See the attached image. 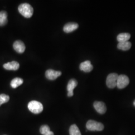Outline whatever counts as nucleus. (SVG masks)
I'll use <instances>...</instances> for the list:
<instances>
[{"label":"nucleus","mask_w":135,"mask_h":135,"mask_svg":"<svg viewBox=\"0 0 135 135\" xmlns=\"http://www.w3.org/2000/svg\"><path fill=\"white\" fill-rule=\"evenodd\" d=\"M46 135H54V133L53 132H52V131H50L49 132H48Z\"/></svg>","instance_id":"aec40b11"},{"label":"nucleus","mask_w":135,"mask_h":135,"mask_svg":"<svg viewBox=\"0 0 135 135\" xmlns=\"http://www.w3.org/2000/svg\"><path fill=\"white\" fill-rule=\"evenodd\" d=\"M28 108L30 111L35 114H40L43 110V106L42 104L36 101H32L29 102Z\"/></svg>","instance_id":"f03ea898"},{"label":"nucleus","mask_w":135,"mask_h":135,"mask_svg":"<svg viewBox=\"0 0 135 135\" xmlns=\"http://www.w3.org/2000/svg\"><path fill=\"white\" fill-rule=\"evenodd\" d=\"M62 75V72L60 71H57L49 69L45 73V76L46 78L50 80H56Z\"/></svg>","instance_id":"423d86ee"},{"label":"nucleus","mask_w":135,"mask_h":135,"mask_svg":"<svg viewBox=\"0 0 135 135\" xmlns=\"http://www.w3.org/2000/svg\"><path fill=\"white\" fill-rule=\"evenodd\" d=\"M130 38L131 35L129 33H123L119 34L117 37V39L119 43H120L128 41V40L130 39Z\"/></svg>","instance_id":"4468645a"},{"label":"nucleus","mask_w":135,"mask_h":135,"mask_svg":"<svg viewBox=\"0 0 135 135\" xmlns=\"http://www.w3.org/2000/svg\"><path fill=\"white\" fill-rule=\"evenodd\" d=\"M78 85V82L75 79H71L68 82L67 85V89L68 91V96L72 97L74 95L73 90L74 89L77 87Z\"/></svg>","instance_id":"6e6552de"},{"label":"nucleus","mask_w":135,"mask_h":135,"mask_svg":"<svg viewBox=\"0 0 135 135\" xmlns=\"http://www.w3.org/2000/svg\"><path fill=\"white\" fill-rule=\"evenodd\" d=\"M79 25L76 23H69L65 25L63 28L64 31L66 33H71L78 28Z\"/></svg>","instance_id":"9b49d317"},{"label":"nucleus","mask_w":135,"mask_h":135,"mask_svg":"<svg viewBox=\"0 0 135 135\" xmlns=\"http://www.w3.org/2000/svg\"><path fill=\"white\" fill-rule=\"evenodd\" d=\"M13 48L17 53L19 54L23 53L26 49L24 43L19 40L15 42L13 44Z\"/></svg>","instance_id":"1a4fd4ad"},{"label":"nucleus","mask_w":135,"mask_h":135,"mask_svg":"<svg viewBox=\"0 0 135 135\" xmlns=\"http://www.w3.org/2000/svg\"><path fill=\"white\" fill-rule=\"evenodd\" d=\"M119 75L116 73L110 74L107 78L106 84L107 87L113 89L117 87V82Z\"/></svg>","instance_id":"20e7f679"},{"label":"nucleus","mask_w":135,"mask_h":135,"mask_svg":"<svg viewBox=\"0 0 135 135\" xmlns=\"http://www.w3.org/2000/svg\"><path fill=\"white\" fill-rule=\"evenodd\" d=\"M94 107L97 112L100 114H105L107 111L106 105L102 102H95L94 103Z\"/></svg>","instance_id":"0eeeda50"},{"label":"nucleus","mask_w":135,"mask_h":135,"mask_svg":"<svg viewBox=\"0 0 135 135\" xmlns=\"http://www.w3.org/2000/svg\"><path fill=\"white\" fill-rule=\"evenodd\" d=\"M10 100V97L7 95L2 94L0 95V106L3 104L7 103Z\"/></svg>","instance_id":"a211bd4d"},{"label":"nucleus","mask_w":135,"mask_h":135,"mask_svg":"<svg viewBox=\"0 0 135 135\" xmlns=\"http://www.w3.org/2000/svg\"><path fill=\"white\" fill-rule=\"evenodd\" d=\"M80 69L84 72H90L93 69V66L90 61H86L81 63L80 65Z\"/></svg>","instance_id":"9d476101"},{"label":"nucleus","mask_w":135,"mask_h":135,"mask_svg":"<svg viewBox=\"0 0 135 135\" xmlns=\"http://www.w3.org/2000/svg\"><path fill=\"white\" fill-rule=\"evenodd\" d=\"M23 83V80L20 78H16L11 82V86L13 88H17Z\"/></svg>","instance_id":"dca6fc26"},{"label":"nucleus","mask_w":135,"mask_h":135,"mask_svg":"<svg viewBox=\"0 0 135 135\" xmlns=\"http://www.w3.org/2000/svg\"><path fill=\"white\" fill-rule=\"evenodd\" d=\"M129 82L130 80L128 77L125 75H120L117 80V87L120 89L125 88L129 85Z\"/></svg>","instance_id":"39448f33"},{"label":"nucleus","mask_w":135,"mask_h":135,"mask_svg":"<svg viewBox=\"0 0 135 135\" xmlns=\"http://www.w3.org/2000/svg\"><path fill=\"white\" fill-rule=\"evenodd\" d=\"M131 46L132 44L129 41L119 43L117 45L118 48L122 51H128L130 49Z\"/></svg>","instance_id":"ddd939ff"},{"label":"nucleus","mask_w":135,"mask_h":135,"mask_svg":"<svg viewBox=\"0 0 135 135\" xmlns=\"http://www.w3.org/2000/svg\"><path fill=\"white\" fill-rule=\"evenodd\" d=\"M3 67L7 70L16 71L19 69L20 67L19 64L16 61H12L11 62L6 63L3 65Z\"/></svg>","instance_id":"f8f14e48"},{"label":"nucleus","mask_w":135,"mask_h":135,"mask_svg":"<svg viewBox=\"0 0 135 135\" xmlns=\"http://www.w3.org/2000/svg\"><path fill=\"white\" fill-rule=\"evenodd\" d=\"M133 105L135 107V100H134V103H133Z\"/></svg>","instance_id":"412c9836"},{"label":"nucleus","mask_w":135,"mask_h":135,"mask_svg":"<svg viewBox=\"0 0 135 135\" xmlns=\"http://www.w3.org/2000/svg\"><path fill=\"white\" fill-rule=\"evenodd\" d=\"M7 13L5 11L0 12V26H4L8 23Z\"/></svg>","instance_id":"2eb2a0df"},{"label":"nucleus","mask_w":135,"mask_h":135,"mask_svg":"<svg viewBox=\"0 0 135 135\" xmlns=\"http://www.w3.org/2000/svg\"><path fill=\"white\" fill-rule=\"evenodd\" d=\"M70 135H81L80 131L78 128L77 126L75 124L72 125L70 127L69 129Z\"/></svg>","instance_id":"f3484780"},{"label":"nucleus","mask_w":135,"mask_h":135,"mask_svg":"<svg viewBox=\"0 0 135 135\" xmlns=\"http://www.w3.org/2000/svg\"><path fill=\"white\" fill-rule=\"evenodd\" d=\"M50 131V128L48 125L42 126L40 128V132L41 134L46 135Z\"/></svg>","instance_id":"6ab92c4d"},{"label":"nucleus","mask_w":135,"mask_h":135,"mask_svg":"<svg viewBox=\"0 0 135 135\" xmlns=\"http://www.w3.org/2000/svg\"><path fill=\"white\" fill-rule=\"evenodd\" d=\"M86 128L88 130L91 131H101L104 129V126L101 123L89 120L87 122Z\"/></svg>","instance_id":"7ed1b4c3"},{"label":"nucleus","mask_w":135,"mask_h":135,"mask_svg":"<svg viewBox=\"0 0 135 135\" xmlns=\"http://www.w3.org/2000/svg\"><path fill=\"white\" fill-rule=\"evenodd\" d=\"M20 13L25 18H30L33 14V8L28 3H24L20 5L18 7Z\"/></svg>","instance_id":"f257e3e1"}]
</instances>
